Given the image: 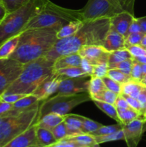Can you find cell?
Listing matches in <instances>:
<instances>
[{
    "label": "cell",
    "instance_id": "cell-14",
    "mask_svg": "<svg viewBox=\"0 0 146 147\" xmlns=\"http://www.w3.org/2000/svg\"><path fill=\"white\" fill-rule=\"evenodd\" d=\"M37 127L36 123L32 124L27 130L10 141L5 147H38L36 135Z\"/></svg>",
    "mask_w": 146,
    "mask_h": 147
},
{
    "label": "cell",
    "instance_id": "cell-27",
    "mask_svg": "<svg viewBox=\"0 0 146 147\" xmlns=\"http://www.w3.org/2000/svg\"><path fill=\"white\" fill-rule=\"evenodd\" d=\"M117 110L120 122L123 125L127 124L141 116L139 112L130 107L128 109H117Z\"/></svg>",
    "mask_w": 146,
    "mask_h": 147
},
{
    "label": "cell",
    "instance_id": "cell-4",
    "mask_svg": "<svg viewBox=\"0 0 146 147\" xmlns=\"http://www.w3.org/2000/svg\"><path fill=\"white\" fill-rule=\"evenodd\" d=\"M48 0H31L23 7L7 13L0 21V45L24 31L27 23L42 10Z\"/></svg>",
    "mask_w": 146,
    "mask_h": 147
},
{
    "label": "cell",
    "instance_id": "cell-54",
    "mask_svg": "<svg viewBox=\"0 0 146 147\" xmlns=\"http://www.w3.org/2000/svg\"><path fill=\"white\" fill-rule=\"evenodd\" d=\"M7 9H6V8L4 7V6L3 5L2 3L0 2V21H1V20L4 18V17L7 15Z\"/></svg>",
    "mask_w": 146,
    "mask_h": 147
},
{
    "label": "cell",
    "instance_id": "cell-45",
    "mask_svg": "<svg viewBox=\"0 0 146 147\" xmlns=\"http://www.w3.org/2000/svg\"><path fill=\"white\" fill-rule=\"evenodd\" d=\"M137 100L140 103L141 106V114L142 116H144V113L146 111V87L143 86V88L140 90L138 96H137Z\"/></svg>",
    "mask_w": 146,
    "mask_h": 147
},
{
    "label": "cell",
    "instance_id": "cell-52",
    "mask_svg": "<svg viewBox=\"0 0 146 147\" xmlns=\"http://www.w3.org/2000/svg\"><path fill=\"white\" fill-rule=\"evenodd\" d=\"M13 108V103H7L0 100V116L4 115Z\"/></svg>",
    "mask_w": 146,
    "mask_h": 147
},
{
    "label": "cell",
    "instance_id": "cell-5",
    "mask_svg": "<svg viewBox=\"0 0 146 147\" xmlns=\"http://www.w3.org/2000/svg\"><path fill=\"white\" fill-rule=\"evenodd\" d=\"M76 20L82 21L80 10L64 8L48 0L41 11L27 23L24 31L41 27H53L59 30L67 23Z\"/></svg>",
    "mask_w": 146,
    "mask_h": 147
},
{
    "label": "cell",
    "instance_id": "cell-18",
    "mask_svg": "<svg viewBox=\"0 0 146 147\" xmlns=\"http://www.w3.org/2000/svg\"><path fill=\"white\" fill-rule=\"evenodd\" d=\"M64 116L57 114L54 113H50L44 115V116L37 121L36 124L40 127L44 128L51 131L57 125L61 122L64 121Z\"/></svg>",
    "mask_w": 146,
    "mask_h": 147
},
{
    "label": "cell",
    "instance_id": "cell-36",
    "mask_svg": "<svg viewBox=\"0 0 146 147\" xmlns=\"http://www.w3.org/2000/svg\"><path fill=\"white\" fill-rule=\"evenodd\" d=\"M31 0H1V2L7 9V13L11 12L27 4Z\"/></svg>",
    "mask_w": 146,
    "mask_h": 147
},
{
    "label": "cell",
    "instance_id": "cell-30",
    "mask_svg": "<svg viewBox=\"0 0 146 147\" xmlns=\"http://www.w3.org/2000/svg\"><path fill=\"white\" fill-rule=\"evenodd\" d=\"M94 139H95L96 142L100 145L101 144L107 143V142H115V141H120L124 140L125 136L124 133H123V130L118 131L115 133L110 134L107 135H100V136H93Z\"/></svg>",
    "mask_w": 146,
    "mask_h": 147
},
{
    "label": "cell",
    "instance_id": "cell-51",
    "mask_svg": "<svg viewBox=\"0 0 146 147\" xmlns=\"http://www.w3.org/2000/svg\"><path fill=\"white\" fill-rule=\"evenodd\" d=\"M140 32H142L141 27H140V24H139V23L137 22L136 19L135 18V20H133V23L130 24V27H129L128 30H127V34H126L125 37H127L129 34H130V33Z\"/></svg>",
    "mask_w": 146,
    "mask_h": 147
},
{
    "label": "cell",
    "instance_id": "cell-35",
    "mask_svg": "<svg viewBox=\"0 0 146 147\" xmlns=\"http://www.w3.org/2000/svg\"><path fill=\"white\" fill-rule=\"evenodd\" d=\"M123 124L122 123H117V124H114V125H110V126H104L100 128V129H97L95 131L92 132L90 134L92 135V136H100V135H107L110 134L115 133V132H117L118 131L123 129Z\"/></svg>",
    "mask_w": 146,
    "mask_h": 147
},
{
    "label": "cell",
    "instance_id": "cell-1",
    "mask_svg": "<svg viewBox=\"0 0 146 147\" xmlns=\"http://www.w3.org/2000/svg\"><path fill=\"white\" fill-rule=\"evenodd\" d=\"M110 28V18L107 17L83 21L82 26L75 34L57 40L45 57L54 62L61 56L78 53L84 46H102Z\"/></svg>",
    "mask_w": 146,
    "mask_h": 147
},
{
    "label": "cell",
    "instance_id": "cell-24",
    "mask_svg": "<svg viewBox=\"0 0 146 147\" xmlns=\"http://www.w3.org/2000/svg\"><path fill=\"white\" fill-rule=\"evenodd\" d=\"M92 100L99 109L104 112L109 117L114 119L117 123H121L120 119H119L118 113H117V108L114 104L106 103V102L101 101V100H95V99H93Z\"/></svg>",
    "mask_w": 146,
    "mask_h": 147
},
{
    "label": "cell",
    "instance_id": "cell-38",
    "mask_svg": "<svg viewBox=\"0 0 146 147\" xmlns=\"http://www.w3.org/2000/svg\"><path fill=\"white\" fill-rule=\"evenodd\" d=\"M102 79L104 86L107 88V89L114 92L117 95L121 93V83H117L107 76H104V77L102 78Z\"/></svg>",
    "mask_w": 146,
    "mask_h": 147
},
{
    "label": "cell",
    "instance_id": "cell-62",
    "mask_svg": "<svg viewBox=\"0 0 146 147\" xmlns=\"http://www.w3.org/2000/svg\"><path fill=\"white\" fill-rule=\"evenodd\" d=\"M145 49H146V48H145Z\"/></svg>",
    "mask_w": 146,
    "mask_h": 147
},
{
    "label": "cell",
    "instance_id": "cell-7",
    "mask_svg": "<svg viewBox=\"0 0 146 147\" xmlns=\"http://www.w3.org/2000/svg\"><path fill=\"white\" fill-rule=\"evenodd\" d=\"M90 100H92V99L87 92L74 94L56 93L55 96L48 98L41 103L37 121L50 113H54L61 116L67 115L76 106Z\"/></svg>",
    "mask_w": 146,
    "mask_h": 147
},
{
    "label": "cell",
    "instance_id": "cell-32",
    "mask_svg": "<svg viewBox=\"0 0 146 147\" xmlns=\"http://www.w3.org/2000/svg\"><path fill=\"white\" fill-rule=\"evenodd\" d=\"M38 101H40V100L37 98V96H35L34 95H26L24 97H22L19 100H17V102L13 103V108L18 109H26V108L33 106V105L35 104Z\"/></svg>",
    "mask_w": 146,
    "mask_h": 147
},
{
    "label": "cell",
    "instance_id": "cell-61",
    "mask_svg": "<svg viewBox=\"0 0 146 147\" xmlns=\"http://www.w3.org/2000/svg\"><path fill=\"white\" fill-rule=\"evenodd\" d=\"M1 0H0V2H1Z\"/></svg>",
    "mask_w": 146,
    "mask_h": 147
},
{
    "label": "cell",
    "instance_id": "cell-23",
    "mask_svg": "<svg viewBox=\"0 0 146 147\" xmlns=\"http://www.w3.org/2000/svg\"><path fill=\"white\" fill-rule=\"evenodd\" d=\"M20 34L9 39L0 45V58H8L14 53L18 45Z\"/></svg>",
    "mask_w": 146,
    "mask_h": 147
},
{
    "label": "cell",
    "instance_id": "cell-60",
    "mask_svg": "<svg viewBox=\"0 0 146 147\" xmlns=\"http://www.w3.org/2000/svg\"><path fill=\"white\" fill-rule=\"evenodd\" d=\"M142 81H146V75L144 76V77H143V80H142Z\"/></svg>",
    "mask_w": 146,
    "mask_h": 147
},
{
    "label": "cell",
    "instance_id": "cell-26",
    "mask_svg": "<svg viewBox=\"0 0 146 147\" xmlns=\"http://www.w3.org/2000/svg\"><path fill=\"white\" fill-rule=\"evenodd\" d=\"M105 89H107V88L104 86V82L101 78L91 76L88 88V93L91 97V99L96 97Z\"/></svg>",
    "mask_w": 146,
    "mask_h": 147
},
{
    "label": "cell",
    "instance_id": "cell-48",
    "mask_svg": "<svg viewBox=\"0 0 146 147\" xmlns=\"http://www.w3.org/2000/svg\"><path fill=\"white\" fill-rule=\"evenodd\" d=\"M122 8L125 11L134 14V5L135 0H118Z\"/></svg>",
    "mask_w": 146,
    "mask_h": 147
},
{
    "label": "cell",
    "instance_id": "cell-53",
    "mask_svg": "<svg viewBox=\"0 0 146 147\" xmlns=\"http://www.w3.org/2000/svg\"><path fill=\"white\" fill-rule=\"evenodd\" d=\"M137 22L140 24V27H141L142 32L146 34V16L143 17H139V18H135Z\"/></svg>",
    "mask_w": 146,
    "mask_h": 147
},
{
    "label": "cell",
    "instance_id": "cell-13",
    "mask_svg": "<svg viewBox=\"0 0 146 147\" xmlns=\"http://www.w3.org/2000/svg\"><path fill=\"white\" fill-rule=\"evenodd\" d=\"M62 78V76L54 73L52 76L44 80L33 92L32 94L37 96L39 100L43 101L54 93H57L60 83Z\"/></svg>",
    "mask_w": 146,
    "mask_h": 147
},
{
    "label": "cell",
    "instance_id": "cell-15",
    "mask_svg": "<svg viewBox=\"0 0 146 147\" xmlns=\"http://www.w3.org/2000/svg\"><path fill=\"white\" fill-rule=\"evenodd\" d=\"M134 20V14L123 10L110 18V28L115 30L125 37L127 30Z\"/></svg>",
    "mask_w": 146,
    "mask_h": 147
},
{
    "label": "cell",
    "instance_id": "cell-10",
    "mask_svg": "<svg viewBox=\"0 0 146 147\" xmlns=\"http://www.w3.org/2000/svg\"><path fill=\"white\" fill-rule=\"evenodd\" d=\"M90 78L91 76L75 78H66L63 76L57 93L74 94V93H84V92L88 93Z\"/></svg>",
    "mask_w": 146,
    "mask_h": 147
},
{
    "label": "cell",
    "instance_id": "cell-34",
    "mask_svg": "<svg viewBox=\"0 0 146 147\" xmlns=\"http://www.w3.org/2000/svg\"><path fill=\"white\" fill-rule=\"evenodd\" d=\"M133 64V58L127 59V60H123V61L119 62L116 63H108L109 69L110 68H117L122 70L125 74L130 76L132 67Z\"/></svg>",
    "mask_w": 146,
    "mask_h": 147
},
{
    "label": "cell",
    "instance_id": "cell-11",
    "mask_svg": "<svg viewBox=\"0 0 146 147\" xmlns=\"http://www.w3.org/2000/svg\"><path fill=\"white\" fill-rule=\"evenodd\" d=\"M145 122V119H140L139 117L127 124L123 125L124 141L129 147H135L138 145L145 131L144 126Z\"/></svg>",
    "mask_w": 146,
    "mask_h": 147
},
{
    "label": "cell",
    "instance_id": "cell-29",
    "mask_svg": "<svg viewBox=\"0 0 146 147\" xmlns=\"http://www.w3.org/2000/svg\"><path fill=\"white\" fill-rule=\"evenodd\" d=\"M133 57L127 48L120 49L110 52L108 63H116L127 59H132Z\"/></svg>",
    "mask_w": 146,
    "mask_h": 147
},
{
    "label": "cell",
    "instance_id": "cell-42",
    "mask_svg": "<svg viewBox=\"0 0 146 147\" xmlns=\"http://www.w3.org/2000/svg\"><path fill=\"white\" fill-rule=\"evenodd\" d=\"M108 70V63L95 65L93 66V72L91 76H95V77L101 78H102L104 76H107Z\"/></svg>",
    "mask_w": 146,
    "mask_h": 147
},
{
    "label": "cell",
    "instance_id": "cell-47",
    "mask_svg": "<svg viewBox=\"0 0 146 147\" xmlns=\"http://www.w3.org/2000/svg\"><path fill=\"white\" fill-rule=\"evenodd\" d=\"M120 94H121V93H120ZM122 95H123V96L125 97V98L126 99V100H127V103H128L129 106H130L132 109H133L134 110L137 111V112H139V113H140V115L142 116L141 106H140V103H139L138 100H137V98H135L131 97V96H127V95H124V94H122Z\"/></svg>",
    "mask_w": 146,
    "mask_h": 147
},
{
    "label": "cell",
    "instance_id": "cell-28",
    "mask_svg": "<svg viewBox=\"0 0 146 147\" xmlns=\"http://www.w3.org/2000/svg\"><path fill=\"white\" fill-rule=\"evenodd\" d=\"M76 118L81 121L82 123V129H83V133L86 134H91L92 132L95 131L97 129H100L101 126H103L102 123H98L97 121L92 120V119H88L87 117H84L83 116H80V115L77 114H73Z\"/></svg>",
    "mask_w": 146,
    "mask_h": 147
},
{
    "label": "cell",
    "instance_id": "cell-59",
    "mask_svg": "<svg viewBox=\"0 0 146 147\" xmlns=\"http://www.w3.org/2000/svg\"><path fill=\"white\" fill-rule=\"evenodd\" d=\"M140 83H141L143 86H145V87H146V81H141V82H140Z\"/></svg>",
    "mask_w": 146,
    "mask_h": 147
},
{
    "label": "cell",
    "instance_id": "cell-20",
    "mask_svg": "<svg viewBox=\"0 0 146 147\" xmlns=\"http://www.w3.org/2000/svg\"><path fill=\"white\" fill-rule=\"evenodd\" d=\"M64 123L68 131V136L83 133L82 123L72 113L64 115Z\"/></svg>",
    "mask_w": 146,
    "mask_h": 147
},
{
    "label": "cell",
    "instance_id": "cell-8",
    "mask_svg": "<svg viewBox=\"0 0 146 147\" xmlns=\"http://www.w3.org/2000/svg\"><path fill=\"white\" fill-rule=\"evenodd\" d=\"M80 11L82 21H90L105 17L111 18L123 9L115 5L110 0H88Z\"/></svg>",
    "mask_w": 146,
    "mask_h": 147
},
{
    "label": "cell",
    "instance_id": "cell-37",
    "mask_svg": "<svg viewBox=\"0 0 146 147\" xmlns=\"http://www.w3.org/2000/svg\"><path fill=\"white\" fill-rule=\"evenodd\" d=\"M117 94H116L114 92L111 91V90H108V89H105L103 90L102 93L97 95L96 97L92 98V100L95 99V100H101V101L106 102V103H111V104H114L115 103V100L117 98Z\"/></svg>",
    "mask_w": 146,
    "mask_h": 147
},
{
    "label": "cell",
    "instance_id": "cell-56",
    "mask_svg": "<svg viewBox=\"0 0 146 147\" xmlns=\"http://www.w3.org/2000/svg\"><path fill=\"white\" fill-rule=\"evenodd\" d=\"M140 45L143 46V47H145V48H146V34H145L144 37H143V39H142V41L141 42H140Z\"/></svg>",
    "mask_w": 146,
    "mask_h": 147
},
{
    "label": "cell",
    "instance_id": "cell-43",
    "mask_svg": "<svg viewBox=\"0 0 146 147\" xmlns=\"http://www.w3.org/2000/svg\"><path fill=\"white\" fill-rule=\"evenodd\" d=\"M126 48L128 50L130 54L133 57H140V56L146 55V49L141 46L140 45H135L127 47Z\"/></svg>",
    "mask_w": 146,
    "mask_h": 147
},
{
    "label": "cell",
    "instance_id": "cell-55",
    "mask_svg": "<svg viewBox=\"0 0 146 147\" xmlns=\"http://www.w3.org/2000/svg\"><path fill=\"white\" fill-rule=\"evenodd\" d=\"M137 62L140 63V64H146V55L140 56V57H133Z\"/></svg>",
    "mask_w": 146,
    "mask_h": 147
},
{
    "label": "cell",
    "instance_id": "cell-33",
    "mask_svg": "<svg viewBox=\"0 0 146 147\" xmlns=\"http://www.w3.org/2000/svg\"><path fill=\"white\" fill-rule=\"evenodd\" d=\"M107 76L110 77V78L113 79V80H115L116 82L121 83V84L132 80L130 76L125 74L122 70H119L117 68L109 69L108 71H107Z\"/></svg>",
    "mask_w": 146,
    "mask_h": 147
},
{
    "label": "cell",
    "instance_id": "cell-58",
    "mask_svg": "<svg viewBox=\"0 0 146 147\" xmlns=\"http://www.w3.org/2000/svg\"><path fill=\"white\" fill-rule=\"evenodd\" d=\"M110 1H111L113 4H114L115 5L117 6V7H120V8H122L121 5H120V2H119L118 0H110ZM122 9H123V8H122ZM123 10H124V9H123Z\"/></svg>",
    "mask_w": 146,
    "mask_h": 147
},
{
    "label": "cell",
    "instance_id": "cell-22",
    "mask_svg": "<svg viewBox=\"0 0 146 147\" xmlns=\"http://www.w3.org/2000/svg\"><path fill=\"white\" fill-rule=\"evenodd\" d=\"M66 137L70 140L74 141L80 146V147H94L100 146L96 142L94 136L90 134L82 133L72 135V136H67Z\"/></svg>",
    "mask_w": 146,
    "mask_h": 147
},
{
    "label": "cell",
    "instance_id": "cell-40",
    "mask_svg": "<svg viewBox=\"0 0 146 147\" xmlns=\"http://www.w3.org/2000/svg\"><path fill=\"white\" fill-rule=\"evenodd\" d=\"M144 35L145 34L142 32H133L129 34L125 38V47L130 45H140Z\"/></svg>",
    "mask_w": 146,
    "mask_h": 147
},
{
    "label": "cell",
    "instance_id": "cell-17",
    "mask_svg": "<svg viewBox=\"0 0 146 147\" xmlns=\"http://www.w3.org/2000/svg\"><path fill=\"white\" fill-rule=\"evenodd\" d=\"M82 62V57L78 53H72L58 57L54 62L53 67L54 71L60 69L70 67H80Z\"/></svg>",
    "mask_w": 146,
    "mask_h": 147
},
{
    "label": "cell",
    "instance_id": "cell-21",
    "mask_svg": "<svg viewBox=\"0 0 146 147\" xmlns=\"http://www.w3.org/2000/svg\"><path fill=\"white\" fill-rule=\"evenodd\" d=\"M83 21L76 20L67 23V24L62 27L57 32V37L58 40L66 38L75 34L82 26Z\"/></svg>",
    "mask_w": 146,
    "mask_h": 147
},
{
    "label": "cell",
    "instance_id": "cell-12",
    "mask_svg": "<svg viewBox=\"0 0 146 147\" xmlns=\"http://www.w3.org/2000/svg\"><path fill=\"white\" fill-rule=\"evenodd\" d=\"M78 53L83 58H85L93 65L108 63L110 52L103 46H84L79 50Z\"/></svg>",
    "mask_w": 146,
    "mask_h": 147
},
{
    "label": "cell",
    "instance_id": "cell-50",
    "mask_svg": "<svg viewBox=\"0 0 146 147\" xmlns=\"http://www.w3.org/2000/svg\"><path fill=\"white\" fill-rule=\"evenodd\" d=\"M115 106H116L117 109H128L130 107L126 99L122 94L117 95L115 103Z\"/></svg>",
    "mask_w": 146,
    "mask_h": 147
},
{
    "label": "cell",
    "instance_id": "cell-41",
    "mask_svg": "<svg viewBox=\"0 0 146 147\" xmlns=\"http://www.w3.org/2000/svg\"><path fill=\"white\" fill-rule=\"evenodd\" d=\"M130 77H131L132 80L139 82V83L142 81L143 78L141 69V64L136 61L134 58H133V64L131 73H130Z\"/></svg>",
    "mask_w": 146,
    "mask_h": 147
},
{
    "label": "cell",
    "instance_id": "cell-6",
    "mask_svg": "<svg viewBox=\"0 0 146 147\" xmlns=\"http://www.w3.org/2000/svg\"><path fill=\"white\" fill-rule=\"evenodd\" d=\"M41 100L17 115L4 116L0 123V147L6 145L36 123Z\"/></svg>",
    "mask_w": 146,
    "mask_h": 147
},
{
    "label": "cell",
    "instance_id": "cell-39",
    "mask_svg": "<svg viewBox=\"0 0 146 147\" xmlns=\"http://www.w3.org/2000/svg\"><path fill=\"white\" fill-rule=\"evenodd\" d=\"M52 132L57 141L64 139L66 136H68V131H67V126H66L64 121L61 122L58 125H57L52 130Z\"/></svg>",
    "mask_w": 146,
    "mask_h": 147
},
{
    "label": "cell",
    "instance_id": "cell-57",
    "mask_svg": "<svg viewBox=\"0 0 146 147\" xmlns=\"http://www.w3.org/2000/svg\"><path fill=\"white\" fill-rule=\"evenodd\" d=\"M141 69L142 73H143V76L144 77L146 75V64H141Z\"/></svg>",
    "mask_w": 146,
    "mask_h": 147
},
{
    "label": "cell",
    "instance_id": "cell-19",
    "mask_svg": "<svg viewBox=\"0 0 146 147\" xmlns=\"http://www.w3.org/2000/svg\"><path fill=\"white\" fill-rule=\"evenodd\" d=\"M38 147L52 146L57 142L51 131L37 126L36 130Z\"/></svg>",
    "mask_w": 146,
    "mask_h": 147
},
{
    "label": "cell",
    "instance_id": "cell-16",
    "mask_svg": "<svg viewBox=\"0 0 146 147\" xmlns=\"http://www.w3.org/2000/svg\"><path fill=\"white\" fill-rule=\"evenodd\" d=\"M102 46L109 52L126 48L125 39L121 34L113 29L110 28Z\"/></svg>",
    "mask_w": 146,
    "mask_h": 147
},
{
    "label": "cell",
    "instance_id": "cell-46",
    "mask_svg": "<svg viewBox=\"0 0 146 147\" xmlns=\"http://www.w3.org/2000/svg\"><path fill=\"white\" fill-rule=\"evenodd\" d=\"M52 147H80V146L74 141H72L65 137L57 141Z\"/></svg>",
    "mask_w": 146,
    "mask_h": 147
},
{
    "label": "cell",
    "instance_id": "cell-31",
    "mask_svg": "<svg viewBox=\"0 0 146 147\" xmlns=\"http://www.w3.org/2000/svg\"><path fill=\"white\" fill-rule=\"evenodd\" d=\"M54 73L57 75H61V76H64L66 78H75L88 76L83 71L81 67H65V68L56 70V71H54Z\"/></svg>",
    "mask_w": 146,
    "mask_h": 147
},
{
    "label": "cell",
    "instance_id": "cell-25",
    "mask_svg": "<svg viewBox=\"0 0 146 147\" xmlns=\"http://www.w3.org/2000/svg\"><path fill=\"white\" fill-rule=\"evenodd\" d=\"M143 88V85L135 80H129L121 85V94L127 95L137 98L140 90Z\"/></svg>",
    "mask_w": 146,
    "mask_h": 147
},
{
    "label": "cell",
    "instance_id": "cell-9",
    "mask_svg": "<svg viewBox=\"0 0 146 147\" xmlns=\"http://www.w3.org/2000/svg\"><path fill=\"white\" fill-rule=\"evenodd\" d=\"M24 64L12 58H0V96L18 78Z\"/></svg>",
    "mask_w": 146,
    "mask_h": 147
},
{
    "label": "cell",
    "instance_id": "cell-49",
    "mask_svg": "<svg viewBox=\"0 0 146 147\" xmlns=\"http://www.w3.org/2000/svg\"><path fill=\"white\" fill-rule=\"evenodd\" d=\"M93 65H92L87 59L82 57V62L80 67L82 69L83 71L88 76H92L93 72Z\"/></svg>",
    "mask_w": 146,
    "mask_h": 147
},
{
    "label": "cell",
    "instance_id": "cell-44",
    "mask_svg": "<svg viewBox=\"0 0 146 147\" xmlns=\"http://www.w3.org/2000/svg\"><path fill=\"white\" fill-rule=\"evenodd\" d=\"M26 95L19 94V93H4L0 96V100L7 102L9 103H14L19 100Z\"/></svg>",
    "mask_w": 146,
    "mask_h": 147
},
{
    "label": "cell",
    "instance_id": "cell-2",
    "mask_svg": "<svg viewBox=\"0 0 146 147\" xmlns=\"http://www.w3.org/2000/svg\"><path fill=\"white\" fill-rule=\"evenodd\" d=\"M58 30L53 27L28 29L20 34L17 48L10 58L22 64L45 57L58 40Z\"/></svg>",
    "mask_w": 146,
    "mask_h": 147
},
{
    "label": "cell",
    "instance_id": "cell-3",
    "mask_svg": "<svg viewBox=\"0 0 146 147\" xmlns=\"http://www.w3.org/2000/svg\"><path fill=\"white\" fill-rule=\"evenodd\" d=\"M54 62L45 57L24 64V69L4 93L32 94L38 86L54 73Z\"/></svg>",
    "mask_w": 146,
    "mask_h": 147
}]
</instances>
